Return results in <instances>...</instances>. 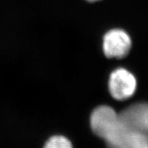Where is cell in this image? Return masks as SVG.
Wrapping results in <instances>:
<instances>
[{"label": "cell", "mask_w": 148, "mask_h": 148, "mask_svg": "<svg viewBox=\"0 0 148 148\" xmlns=\"http://www.w3.org/2000/svg\"><path fill=\"white\" fill-rule=\"evenodd\" d=\"M42 148H74L71 140L64 135L56 134L49 136Z\"/></svg>", "instance_id": "3957f363"}, {"label": "cell", "mask_w": 148, "mask_h": 148, "mask_svg": "<svg viewBox=\"0 0 148 148\" xmlns=\"http://www.w3.org/2000/svg\"><path fill=\"white\" fill-rule=\"evenodd\" d=\"M86 1L90 3H95V2H97V1H101V0H86Z\"/></svg>", "instance_id": "277c9868"}, {"label": "cell", "mask_w": 148, "mask_h": 148, "mask_svg": "<svg viewBox=\"0 0 148 148\" xmlns=\"http://www.w3.org/2000/svg\"><path fill=\"white\" fill-rule=\"evenodd\" d=\"M132 47L130 34L119 27L111 28L103 34L102 50L107 58L122 59L128 54Z\"/></svg>", "instance_id": "7a4b0ae2"}, {"label": "cell", "mask_w": 148, "mask_h": 148, "mask_svg": "<svg viewBox=\"0 0 148 148\" xmlns=\"http://www.w3.org/2000/svg\"><path fill=\"white\" fill-rule=\"evenodd\" d=\"M137 88V80L132 72L124 67H117L111 72L108 88L111 97L119 101L130 99Z\"/></svg>", "instance_id": "6da1fadb"}]
</instances>
